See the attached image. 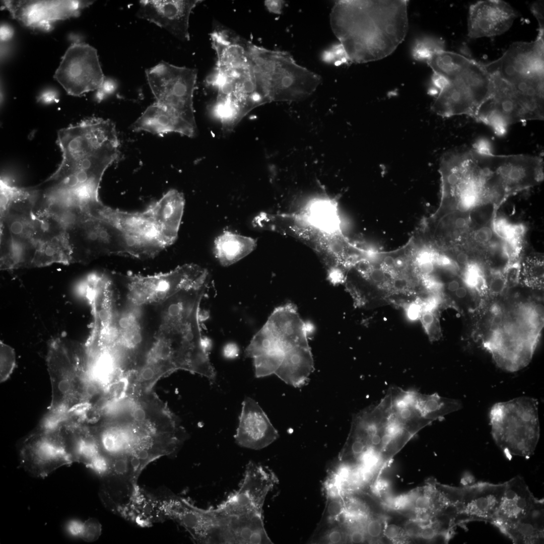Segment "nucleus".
<instances>
[{
  "label": "nucleus",
  "mask_w": 544,
  "mask_h": 544,
  "mask_svg": "<svg viewBox=\"0 0 544 544\" xmlns=\"http://www.w3.org/2000/svg\"><path fill=\"white\" fill-rule=\"evenodd\" d=\"M99 454L110 476L138 481L145 468L164 456L175 455L181 432L167 414L145 401L130 398L89 426Z\"/></svg>",
  "instance_id": "f03ea898"
},
{
  "label": "nucleus",
  "mask_w": 544,
  "mask_h": 544,
  "mask_svg": "<svg viewBox=\"0 0 544 544\" xmlns=\"http://www.w3.org/2000/svg\"><path fill=\"white\" fill-rule=\"evenodd\" d=\"M54 78L67 93L80 96L99 89L104 79L96 49L85 43H74L62 57Z\"/></svg>",
  "instance_id": "dca6fc26"
},
{
  "label": "nucleus",
  "mask_w": 544,
  "mask_h": 544,
  "mask_svg": "<svg viewBox=\"0 0 544 544\" xmlns=\"http://www.w3.org/2000/svg\"><path fill=\"white\" fill-rule=\"evenodd\" d=\"M239 349L237 345L234 344H228L225 346L223 350L224 356L228 359L235 358L238 355Z\"/></svg>",
  "instance_id": "8fccbe9b"
},
{
  "label": "nucleus",
  "mask_w": 544,
  "mask_h": 544,
  "mask_svg": "<svg viewBox=\"0 0 544 544\" xmlns=\"http://www.w3.org/2000/svg\"><path fill=\"white\" fill-rule=\"evenodd\" d=\"M278 431L253 399L246 397L242 402L239 424L234 439L239 446L253 450L263 449L277 439Z\"/></svg>",
  "instance_id": "5701e85b"
},
{
  "label": "nucleus",
  "mask_w": 544,
  "mask_h": 544,
  "mask_svg": "<svg viewBox=\"0 0 544 544\" xmlns=\"http://www.w3.org/2000/svg\"><path fill=\"white\" fill-rule=\"evenodd\" d=\"M1 40L3 41L9 40L14 35L13 28L7 24H3L0 29Z\"/></svg>",
  "instance_id": "3c124183"
},
{
  "label": "nucleus",
  "mask_w": 544,
  "mask_h": 544,
  "mask_svg": "<svg viewBox=\"0 0 544 544\" xmlns=\"http://www.w3.org/2000/svg\"><path fill=\"white\" fill-rule=\"evenodd\" d=\"M53 426L57 428L73 462L81 463L87 467L99 455L95 439L87 424L75 419L66 418Z\"/></svg>",
  "instance_id": "b1692460"
},
{
  "label": "nucleus",
  "mask_w": 544,
  "mask_h": 544,
  "mask_svg": "<svg viewBox=\"0 0 544 544\" xmlns=\"http://www.w3.org/2000/svg\"><path fill=\"white\" fill-rule=\"evenodd\" d=\"M506 482L493 484L480 482L461 487L457 506L456 526L471 521L492 523L500 505Z\"/></svg>",
  "instance_id": "aec40b11"
},
{
  "label": "nucleus",
  "mask_w": 544,
  "mask_h": 544,
  "mask_svg": "<svg viewBox=\"0 0 544 544\" xmlns=\"http://www.w3.org/2000/svg\"><path fill=\"white\" fill-rule=\"evenodd\" d=\"M536 500L522 477L512 478L506 482L500 505L491 523L499 528L516 521L532 508Z\"/></svg>",
  "instance_id": "393cba45"
},
{
  "label": "nucleus",
  "mask_w": 544,
  "mask_h": 544,
  "mask_svg": "<svg viewBox=\"0 0 544 544\" xmlns=\"http://www.w3.org/2000/svg\"><path fill=\"white\" fill-rule=\"evenodd\" d=\"M250 49L270 102L306 99L321 82L320 76L299 65L287 51L268 49L251 42Z\"/></svg>",
  "instance_id": "1a4fd4ad"
},
{
  "label": "nucleus",
  "mask_w": 544,
  "mask_h": 544,
  "mask_svg": "<svg viewBox=\"0 0 544 544\" xmlns=\"http://www.w3.org/2000/svg\"><path fill=\"white\" fill-rule=\"evenodd\" d=\"M119 292L138 306L156 305L181 290L210 280L208 271L198 265L186 264L169 272L152 276L112 273Z\"/></svg>",
  "instance_id": "ddd939ff"
},
{
  "label": "nucleus",
  "mask_w": 544,
  "mask_h": 544,
  "mask_svg": "<svg viewBox=\"0 0 544 544\" xmlns=\"http://www.w3.org/2000/svg\"><path fill=\"white\" fill-rule=\"evenodd\" d=\"M285 352L278 351L253 359L255 375L257 378L275 374L283 360Z\"/></svg>",
  "instance_id": "f704fd0d"
},
{
  "label": "nucleus",
  "mask_w": 544,
  "mask_h": 544,
  "mask_svg": "<svg viewBox=\"0 0 544 544\" xmlns=\"http://www.w3.org/2000/svg\"><path fill=\"white\" fill-rule=\"evenodd\" d=\"M314 370V361L309 347L296 346L286 351L275 373L286 383L295 387L305 384Z\"/></svg>",
  "instance_id": "c85d7f7f"
},
{
  "label": "nucleus",
  "mask_w": 544,
  "mask_h": 544,
  "mask_svg": "<svg viewBox=\"0 0 544 544\" xmlns=\"http://www.w3.org/2000/svg\"><path fill=\"white\" fill-rule=\"evenodd\" d=\"M149 85L156 102L173 116L184 129L186 136L194 137L197 126L193 96L197 78L195 69L174 65L165 61L146 71Z\"/></svg>",
  "instance_id": "f8f14e48"
},
{
  "label": "nucleus",
  "mask_w": 544,
  "mask_h": 544,
  "mask_svg": "<svg viewBox=\"0 0 544 544\" xmlns=\"http://www.w3.org/2000/svg\"><path fill=\"white\" fill-rule=\"evenodd\" d=\"M256 246V241L250 237L224 231L214 241V253L220 263L227 266L248 255Z\"/></svg>",
  "instance_id": "c756f323"
},
{
  "label": "nucleus",
  "mask_w": 544,
  "mask_h": 544,
  "mask_svg": "<svg viewBox=\"0 0 544 544\" xmlns=\"http://www.w3.org/2000/svg\"><path fill=\"white\" fill-rule=\"evenodd\" d=\"M65 228L71 263H87L110 255L144 259L141 248L108 220L89 217L76 220Z\"/></svg>",
  "instance_id": "9d476101"
},
{
  "label": "nucleus",
  "mask_w": 544,
  "mask_h": 544,
  "mask_svg": "<svg viewBox=\"0 0 544 544\" xmlns=\"http://www.w3.org/2000/svg\"><path fill=\"white\" fill-rule=\"evenodd\" d=\"M278 480L274 473L261 464L246 465L238 489L230 494L214 510L231 529L251 531L264 525L262 508L266 497Z\"/></svg>",
  "instance_id": "9b49d317"
},
{
  "label": "nucleus",
  "mask_w": 544,
  "mask_h": 544,
  "mask_svg": "<svg viewBox=\"0 0 544 544\" xmlns=\"http://www.w3.org/2000/svg\"><path fill=\"white\" fill-rule=\"evenodd\" d=\"M201 0H144L139 2L137 16L154 23L182 41L189 40V19Z\"/></svg>",
  "instance_id": "412c9836"
},
{
  "label": "nucleus",
  "mask_w": 544,
  "mask_h": 544,
  "mask_svg": "<svg viewBox=\"0 0 544 544\" xmlns=\"http://www.w3.org/2000/svg\"><path fill=\"white\" fill-rule=\"evenodd\" d=\"M116 88V85L114 81L105 78L101 87L97 90L96 99L98 101L102 100L107 95L114 92Z\"/></svg>",
  "instance_id": "79ce46f5"
},
{
  "label": "nucleus",
  "mask_w": 544,
  "mask_h": 544,
  "mask_svg": "<svg viewBox=\"0 0 544 544\" xmlns=\"http://www.w3.org/2000/svg\"><path fill=\"white\" fill-rule=\"evenodd\" d=\"M487 289L494 296L502 294L508 287V281L505 270H493Z\"/></svg>",
  "instance_id": "58836bf2"
},
{
  "label": "nucleus",
  "mask_w": 544,
  "mask_h": 544,
  "mask_svg": "<svg viewBox=\"0 0 544 544\" xmlns=\"http://www.w3.org/2000/svg\"><path fill=\"white\" fill-rule=\"evenodd\" d=\"M61 162L38 185L20 187L34 211L66 223L102 205L98 190L103 175L119 155V141L110 120L90 117L58 131Z\"/></svg>",
  "instance_id": "f257e3e1"
},
{
  "label": "nucleus",
  "mask_w": 544,
  "mask_h": 544,
  "mask_svg": "<svg viewBox=\"0 0 544 544\" xmlns=\"http://www.w3.org/2000/svg\"><path fill=\"white\" fill-rule=\"evenodd\" d=\"M47 364L52 400L43 421L55 423L81 418L99 398L87 373L84 348L78 350L63 340L55 339L49 345Z\"/></svg>",
  "instance_id": "0eeeda50"
},
{
  "label": "nucleus",
  "mask_w": 544,
  "mask_h": 544,
  "mask_svg": "<svg viewBox=\"0 0 544 544\" xmlns=\"http://www.w3.org/2000/svg\"><path fill=\"white\" fill-rule=\"evenodd\" d=\"M20 460L26 471L41 478L73 463L65 450L57 428L42 425L23 441L20 449Z\"/></svg>",
  "instance_id": "f3484780"
},
{
  "label": "nucleus",
  "mask_w": 544,
  "mask_h": 544,
  "mask_svg": "<svg viewBox=\"0 0 544 544\" xmlns=\"http://www.w3.org/2000/svg\"><path fill=\"white\" fill-rule=\"evenodd\" d=\"M517 17V13L505 1H478L469 8L468 36L478 38L502 34L510 29Z\"/></svg>",
  "instance_id": "4be33fe9"
},
{
  "label": "nucleus",
  "mask_w": 544,
  "mask_h": 544,
  "mask_svg": "<svg viewBox=\"0 0 544 544\" xmlns=\"http://www.w3.org/2000/svg\"><path fill=\"white\" fill-rule=\"evenodd\" d=\"M279 351L286 352L282 344L264 324L246 347L245 356L253 359Z\"/></svg>",
  "instance_id": "473e14b6"
},
{
  "label": "nucleus",
  "mask_w": 544,
  "mask_h": 544,
  "mask_svg": "<svg viewBox=\"0 0 544 544\" xmlns=\"http://www.w3.org/2000/svg\"><path fill=\"white\" fill-rule=\"evenodd\" d=\"M505 155L478 148L445 153L440 161L439 213L469 211L481 205L498 206L507 198L503 178Z\"/></svg>",
  "instance_id": "423d86ee"
},
{
  "label": "nucleus",
  "mask_w": 544,
  "mask_h": 544,
  "mask_svg": "<svg viewBox=\"0 0 544 544\" xmlns=\"http://www.w3.org/2000/svg\"><path fill=\"white\" fill-rule=\"evenodd\" d=\"M37 100L38 102L43 104H51L58 101V93L53 89H47L39 94Z\"/></svg>",
  "instance_id": "a18cd8bd"
},
{
  "label": "nucleus",
  "mask_w": 544,
  "mask_h": 544,
  "mask_svg": "<svg viewBox=\"0 0 544 544\" xmlns=\"http://www.w3.org/2000/svg\"><path fill=\"white\" fill-rule=\"evenodd\" d=\"M444 42L439 39L427 37L419 40L415 46L413 55L417 60L427 61L435 52L444 50Z\"/></svg>",
  "instance_id": "c9c22d12"
},
{
  "label": "nucleus",
  "mask_w": 544,
  "mask_h": 544,
  "mask_svg": "<svg viewBox=\"0 0 544 544\" xmlns=\"http://www.w3.org/2000/svg\"><path fill=\"white\" fill-rule=\"evenodd\" d=\"M456 296L459 298H464L466 294L467 290L463 287H459L455 292Z\"/></svg>",
  "instance_id": "5fc2aeb1"
},
{
  "label": "nucleus",
  "mask_w": 544,
  "mask_h": 544,
  "mask_svg": "<svg viewBox=\"0 0 544 544\" xmlns=\"http://www.w3.org/2000/svg\"><path fill=\"white\" fill-rule=\"evenodd\" d=\"M118 514L142 527L166 521L159 496L139 487Z\"/></svg>",
  "instance_id": "cd10ccee"
},
{
  "label": "nucleus",
  "mask_w": 544,
  "mask_h": 544,
  "mask_svg": "<svg viewBox=\"0 0 544 544\" xmlns=\"http://www.w3.org/2000/svg\"><path fill=\"white\" fill-rule=\"evenodd\" d=\"M489 417L493 438L509 459L534 453L540 435L536 399L523 396L495 403Z\"/></svg>",
  "instance_id": "6e6552de"
},
{
  "label": "nucleus",
  "mask_w": 544,
  "mask_h": 544,
  "mask_svg": "<svg viewBox=\"0 0 544 544\" xmlns=\"http://www.w3.org/2000/svg\"><path fill=\"white\" fill-rule=\"evenodd\" d=\"M1 268L46 266L59 251L62 231L52 217L37 214L13 186H1Z\"/></svg>",
  "instance_id": "39448f33"
},
{
  "label": "nucleus",
  "mask_w": 544,
  "mask_h": 544,
  "mask_svg": "<svg viewBox=\"0 0 544 544\" xmlns=\"http://www.w3.org/2000/svg\"><path fill=\"white\" fill-rule=\"evenodd\" d=\"M284 1L278 0H268L264 1L266 9L271 13L280 14L283 9Z\"/></svg>",
  "instance_id": "09e8293b"
},
{
  "label": "nucleus",
  "mask_w": 544,
  "mask_h": 544,
  "mask_svg": "<svg viewBox=\"0 0 544 544\" xmlns=\"http://www.w3.org/2000/svg\"><path fill=\"white\" fill-rule=\"evenodd\" d=\"M459 287V283L456 280L451 281L448 285V289L450 292H455Z\"/></svg>",
  "instance_id": "864d4df0"
},
{
  "label": "nucleus",
  "mask_w": 544,
  "mask_h": 544,
  "mask_svg": "<svg viewBox=\"0 0 544 544\" xmlns=\"http://www.w3.org/2000/svg\"><path fill=\"white\" fill-rule=\"evenodd\" d=\"M472 60L461 54L444 49L435 52L426 62L433 73L451 81L459 77L469 67Z\"/></svg>",
  "instance_id": "2f4dec72"
},
{
  "label": "nucleus",
  "mask_w": 544,
  "mask_h": 544,
  "mask_svg": "<svg viewBox=\"0 0 544 544\" xmlns=\"http://www.w3.org/2000/svg\"><path fill=\"white\" fill-rule=\"evenodd\" d=\"M12 17L33 29L50 31L58 20L78 17L91 1H4Z\"/></svg>",
  "instance_id": "6ab92c4d"
},
{
  "label": "nucleus",
  "mask_w": 544,
  "mask_h": 544,
  "mask_svg": "<svg viewBox=\"0 0 544 544\" xmlns=\"http://www.w3.org/2000/svg\"><path fill=\"white\" fill-rule=\"evenodd\" d=\"M1 381L6 380L12 373L15 365L14 350L1 342Z\"/></svg>",
  "instance_id": "e433bc0d"
},
{
  "label": "nucleus",
  "mask_w": 544,
  "mask_h": 544,
  "mask_svg": "<svg viewBox=\"0 0 544 544\" xmlns=\"http://www.w3.org/2000/svg\"><path fill=\"white\" fill-rule=\"evenodd\" d=\"M367 541L365 533L360 528H353L348 531V542L355 543H364Z\"/></svg>",
  "instance_id": "49530a36"
},
{
  "label": "nucleus",
  "mask_w": 544,
  "mask_h": 544,
  "mask_svg": "<svg viewBox=\"0 0 544 544\" xmlns=\"http://www.w3.org/2000/svg\"><path fill=\"white\" fill-rule=\"evenodd\" d=\"M383 536L393 542L403 541L407 537L403 528L394 523H385Z\"/></svg>",
  "instance_id": "a19ab883"
},
{
  "label": "nucleus",
  "mask_w": 544,
  "mask_h": 544,
  "mask_svg": "<svg viewBox=\"0 0 544 544\" xmlns=\"http://www.w3.org/2000/svg\"><path fill=\"white\" fill-rule=\"evenodd\" d=\"M407 6L405 0L336 1L330 27L349 60L370 62L393 52L407 32Z\"/></svg>",
  "instance_id": "7ed1b4c3"
},
{
  "label": "nucleus",
  "mask_w": 544,
  "mask_h": 544,
  "mask_svg": "<svg viewBox=\"0 0 544 544\" xmlns=\"http://www.w3.org/2000/svg\"><path fill=\"white\" fill-rule=\"evenodd\" d=\"M423 523L418 519L411 520L407 522L403 528L408 538L419 537Z\"/></svg>",
  "instance_id": "37998d69"
},
{
  "label": "nucleus",
  "mask_w": 544,
  "mask_h": 544,
  "mask_svg": "<svg viewBox=\"0 0 544 544\" xmlns=\"http://www.w3.org/2000/svg\"><path fill=\"white\" fill-rule=\"evenodd\" d=\"M84 522L77 520H72L68 522L66 530L69 533L75 537H82Z\"/></svg>",
  "instance_id": "de8ad7c7"
},
{
  "label": "nucleus",
  "mask_w": 544,
  "mask_h": 544,
  "mask_svg": "<svg viewBox=\"0 0 544 544\" xmlns=\"http://www.w3.org/2000/svg\"><path fill=\"white\" fill-rule=\"evenodd\" d=\"M513 543H541L544 539V501L537 499L532 508L516 521L498 528Z\"/></svg>",
  "instance_id": "bb28decb"
},
{
  "label": "nucleus",
  "mask_w": 544,
  "mask_h": 544,
  "mask_svg": "<svg viewBox=\"0 0 544 544\" xmlns=\"http://www.w3.org/2000/svg\"><path fill=\"white\" fill-rule=\"evenodd\" d=\"M385 524V523L379 518L369 517L366 519L363 528L367 540L377 541L380 540L383 536Z\"/></svg>",
  "instance_id": "4c0bfd02"
},
{
  "label": "nucleus",
  "mask_w": 544,
  "mask_h": 544,
  "mask_svg": "<svg viewBox=\"0 0 544 544\" xmlns=\"http://www.w3.org/2000/svg\"><path fill=\"white\" fill-rule=\"evenodd\" d=\"M211 36L217 55L218 113L235 126L252 109L270 101L251 55V42L218 23Z\"/></svg>",
  "instance_id": "20e7f679"
},
{
  "label": "nucleus",
  "mask_w": 544,
  "mask_h": 544,
  "mask_svg": "<svg viewBox=\"0 0 544 544\" xmlns=\"http://www.w3.org/2000/svg\"><path fill=\"white\" fill-rule=\"evenodd\" d=\"M265 324L286 351L296 346L309 347L306 325L294 304L275 308Z\"/></svg>",
  "instance_id": "a878e982"
},
{
  "label": "nucleus",
  "mask_w": 544,
  "mask_h": 544,
  "mask_svg": "<svg viewBox=\"0 0 544 544\" xmlns=\"http://www.w3.org/2000/svg\"><path fill=\"white\" fill-rule=\"evenodd\" d=\"M531 11L538 21V33L544 34L543 2L541 1L533 3L531 6Z\"/></svg>",
  "instance_id": "c03bdc74"
},
{
  "label": "nucleus",
  "mask_w": 544,
  "mask_h": 544,
  "mask_svg": "<svg viewBox=\"0 0 544 544\" xmlns=\"http://www.w3.org/2000/svg\"><path fill=\"white\" fill-rule=\"evenodd\" d=\"M166 520H173L186 530L197 543H230L229 533L213 508L193 505L175 494L159 496Z\"/></svg>",
  "instance_id": "2eb2a0df"
},
{
  "label": "nucleus",
  "mask_w": 544,
  "mask_h": 544,
  "mask_svg": "<svg viewBox=\"0 0 544 544\" xmlns=\"http://www.w3.org/2000/svg\"><path fill=\"white\" fill-rule=\"evenodd\" d=\"M101 526L94 519H89L84 522L82 538L87 541L96 540L100 536Z\"/></svg>",
  "instance_id": "ea45409f"
},
{
  "label": "nucleus",
  "mask_w": 544,
  "mask_h": 544,
  "mask_svg": "<svg viewBox=\"0 0 544 544\" xmlns=\"http://www.w3.org/2000/svg\"><path fill=\"white\" fill-rule=\"evenodd\" d=\"M544 35L538 34L532 42L512 43L498 59L485 64L491 74H496L510 84L519 80L543 78Z\"/></svg>",
  "instance_id": "a211bd4d"
},
{
  "label": "nucleus",
  "mask_w": 544,
  "mask_h": 544,
  "mask_svg": "<svg viewBox=\"0 0 544 544\" xmlns=\"http://www.w3.org/2000/svg\"><path fill=\"white\" fill-rule=\"evenodd\" d=\"M492 90L491 74L484 63L473 59L459 77L449 81L436 93L431 108L443 117L466 115L474 118L480 107L492 95Z\"/></svg>",
  "instance_id": "4468645a"
},
{
  "label": "nucleus",
  "mask_w": 544,
  "mask_h": 544,
  "mask_svg": "<svg viewBox=\"0 0 544 544\" xmlns=\"http://www.w3.org/2000/svg\"><path fill=\"white\" fill-rule=\"evenodd\" d=\"M419 314V307L416 305L411 306L408 310L409 317L412 319H416Z\"/></svg>",
  "instance_id": "603ef678"
},
{
  "label": "nucleus",
  "mask_w": 544,
  "mask_h": 544,
  "mask_svg": "<svg viewBox=\"0 0 544 544\" xmlns=\"http://www.w3.org/2000/svg\"><path fill=\"white\" fill-rule=\"evenodd\" d=\"M135 131H144L159 135L177 132L185 135L178 120L163 107L154 103L147 108L131 125Z\"/></svg>",
  "instance_id": "7c9ffc66"
},
{
  "label": "nucleus",
  "mask_w": 544,
  "mask_h": 544,
  "mask_svg": "<svg viewBox=\"0 0 544 544\" xmlns=\"http://www.w3.org/2000/svg\"><path fill=\"white\" fill-rule=\"evenodd\" d=\"M518 279L527 286L541 289L543 286V259L541 254L527 256L519 265Z\"/></svg>",
  "instance_id": "72a5a7b5"
}]
</instances>
